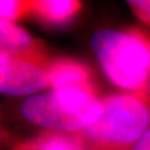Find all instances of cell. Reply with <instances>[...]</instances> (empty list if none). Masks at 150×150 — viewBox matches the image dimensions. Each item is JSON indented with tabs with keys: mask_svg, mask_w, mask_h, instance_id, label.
<instances>
[{
	"mask_svg": "<svg viewBox=\"0 0 150 150\" xmlns=\"http://www.w3.org/2000/svg\"><path fill=\"white\" fill-rule=\"evenodd\" d=\"M91 46L109 80L129 92H149L150 35L138 28L102 29Z\"/></svg>",
	"mask_w": 150,
	"mask_h": 150,
	"instance_id": "2",
	"label": "cell"
},
{
	"mask_svg": "<svg viewBox=\"0 0 150 150\" xmlns=\"http://www.w3.org/2000/svg\"><path fill=\"white\" fill-rule=\"evenodd\" d=\"M50 88L42 67L0 54V93L8 96H33Z\"/></svg>",
	"mask_w": 150,
	"mask_h": 150,
	"instance_id": "4",
	"label": "cell"
},
{
	"mask_svg": "<svg viewBox=\"0 0 150 150\" xmlns=\"http://www.w3.org/2000/svg\"><path fill=\"white\" fill-rule=\"evenodd\" d=\"M30 16V0H0V20L15 22Z\"/></svg>",
	"mask_w": 150,
	"mask_h": 150,
	"instance_id": "9",
	"label": "cell"
},
{
	"mask_svg": "<svg viewBox=\"0 0 150 150\" xmlns=\"http://www.w3.org/2000/svg\"><path fill=\"white\" fill-rule=\"evenodd\" d=\"M0 54L31 62L43 69L51 59L39 39L15 22L2 20H0Z\"/></svg>",
	"mask_w": 150,
	"mask_h": 150,
	"instance_id": "5",
	"label": "cell"
},
{
	"mask_svg": "<svg viewBox=\"0 0 150 150\" xmlns=\"http://www.w3.org/2000/svg\"><path fill=\"white\" fill-rule=\"evenodd\" d=\"M82 8L77 0H30V17L45 26L59 28L72 21Z\"/></svg>",
	"mask_w": 150,
	"mask_h": 150,
	"instance_id": "7",
	"label": "cell"
},
{
	"mask_svg": "<svg viewBox=\"0 0 150 150\" xmlns=\"http://www.w3.org/2000/svg\"><path fill=\"white\" fill-rule=\"evenodd\" d=\"M9 150H85L75 134L45 131L29 139L19 140Z\"/></svg>",
	"mask_w": 150,
	"mask_h": 150,
	"instance_id": "8",
	"label": "cell"
},
{
	"mask_svg": "<svg viewBox=\"0 0 150 150\" xmlns=\"http://www.w3.org/2000/svg\"><path fill=\"white\" fill-rule=\"evenodd\" d=\"M128 5L140 21L150 27V0H131Z\"/></svg>",
	"mask_w": 150,
	"mask_h": 150,
	"instance_id": "10",
	"label": "cell"
},
{
	"mask_svg": "<svg viewBox=\"0 0 150 150\" xmlns=\"http://www.w3.org/2000/svg\"><path fill=\"white\" fill-rule=\"evenodd\" d=\"M100 100V117L76 137L85 150H132L150 129V96L125 92Z\"/></svg>",
	"mask_w": 150,
	"mask_h": 150,
	"instance_id": "1",
	"label": "cell"
},
{
	"mask_svg": "<svg viewBox=\"0 0 150 150\" xmlns=\"http://www.w3.org/2000/svg\"><path fill=\"white\" fill-rule=\"evenodd\" d=\"M15 142H16V140L13 138V134L7 130V128L2 125L1 120H0V148L7 147V146L11 147Z\"/></svg>",
	"mask_w": 150,
	"mask_h": 150,
	"instance_id": "11",
	"label": "cell"
},
{
	"mask_svg": "<svg viewBox=\"0 0 150 150\" xmlns=\"http://www.w3.org/2000/svg\"><path fill=\"white\" fill-rule=\"evenodd\" d=\"M148 95L150 96V83H149V92H148Z\"/></svg>",
	"mask_w": 150,
	"mask_h": 150,
	"instance_id": "13",
	"label": "cell"
},
{
	"mask_svg": "<svg viewBox=\"0 0 150 150\" xmlns=\"http://www.w3.org/2000/svg\"><path fill=\"white\" fill-rule=\"evenodd\" d=\"M51 90L83 91L97 95L93 74L89 66L72 58H51L46 66Z\"/></svg>",
	"mask_w": 150,
	"mask_h": 150,
	"instance_id": "6",
	"label": "cell"
},
{
	"mask_svg": "<svg viewBox=\"0 0 150 150\" xmlns=\"http://www.w3.org/2000/svg\"><path fill=\"white\" fill-rule=\"evenodd\" d=\"M132 150H150V129L141 137Z\"/></svg>",
	"mask_w": 150,
	"mask_h": 150,
	"instance_id": "12",
	"label": "cell"
},
{
	"mask_svg": "<svg viewBox=\"0 0 150 150\" xmlns=\"http://www.w3.org/2000/svg\"><path fill=\"white\" fill-rule=\"evenodd\" d=\"M23 118L47 131L76 134L97 121L102 111L97 95L74 90H50L26 98Z\"/></svg>",
	"mask_w": 150,
	"mask_h": 150,
	"instance_id": "3",
	"label": "cell"
}]
</instances>
